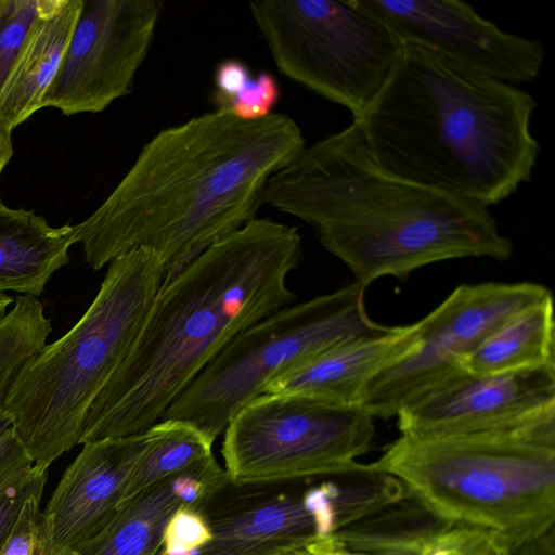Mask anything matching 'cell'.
<instances>
[{"mask_svg":"<svg viewBox=\"0 0 555 555\" xmlns=\"http://www.w3.org/2000/svg\"><path fill=\"white\" fill-rule=\"evenodd\" d=\"M297 229L255 218L163 282L125 360L91 405L79 444L144 431L242 332L291 305Z\"/></svg>","mask_w":555,"mask_h":555,"instance_id":"obj_2","label":"cell"},{"mask_svg":"<svg viewBox=\"0 0 555 555\" xmlns=\"http://www.w3.org/2000/svg\"><path fill=\"white\" fill-rule=\"evenodd\" d=\"M364 293V286L352 282L255 323L195 377L162 420L190 424L215 442L235 413L275 376L346 340L388 331L391 326L370 319Z\"/></svg>","mask_w":555,"mask_h":555,"instance_id":"obj_7","label":"cell"},{"mask_svg":"<svg viewBox=\"0 0 555 555\" xmlns=\"http://www.w3.org/2000/svg\"><path fill=\"white\" fill-rule=\"evenodd\" d=\"M306 146L296 121L212 111L156 133L111 194L75 225L98 271L135 248L153 251L164 282L257 218L268 180Z\"/></svg>","mask_w":555,"mask_h":555,"instance_id":"obj_1","label":"cell"},{"mask_svg":"<svg viewBox=\"0 0 555 555\" xmlns=\"http://www.w3.org/2000/svg\"><path fill=\"white\" fill-rule=\"evenodd\" d=\"M211 102L216 111L232 114L243 120H258L273 114L281 98L275 77L269 72L254 75L238 59L220 61L212 76Z\"/></svg>","mask_w":555,"mask_h":555,"instance_id":"obj_22","label":"cell"},{"mask_svg":"<svg viewBox=\"0 0 555 555\" xmlns=\"http://www.w3.org/2000/svg\"><path fill=\"white\" fill-rule=\"evenodd\" d=\"M284 555H310V552L305 548V550H298V551L289 552V553L284 554Z\"/></svg>","mask_w":555,"mask_h":555,"instance_id":"obj_33","label":"cell"},{"mask_svg":"<svg viewBox=\"0 0 555 555\" xmlns=\"http://www.w3.org/2000/svg\"><path fill=\"white\" fill-rule=\"evenodd\" d=\"M51 320L37 297L20 295L0 320V408L22 364L47 344Z\"/></svg>","mask_w":555,"mask_h":555,"instance_id":"obj_23","label":"cell"},{"mask_svg":"<svg viewBox=\"0 0 555 555\" xmlns=\"http://www.w3.org/2000/svg\"><path fill=\"white\" fill-rule=\"evenodd\" d=\"M537 106L519 86L403 42L382 90L352 120L389 172L489 208L531 180Z\"/></svg>","mask_w":555,"mask_h":555,"instance_id":"obj_4","label":"cell"},{"mask_svg":"<svg viewBox=\"0 0 555 555\" xmlns=\"http://www.w3.org/2000/svg\"><path fill=\"white\" fill-rule=\"evenodd\" d=\"M402 42L426 48L490 78L519 86L534 80L542 42L506 33L457 0H357Z\"/></svg>","mask_w":555,"mask_h":555,"instance_id":"obj_13","label":"cell"},{"mask_svg":"<svg viewBox=\"0 0 555 555\" xmlns=\"http://www.w3.org/2000/svg\"><path fill=\"white\" fill-rule=\"evenodd\" d=\"M396 416L404 436L555 434V366L493 374L461 370Z\"/></svg>","mask_w":555,"mask_h":555,"instance_id":"obj_12","label":"cell"},{"mask_svg":"<svg viewBox=\"0 0 555 555\" xmlns=\"http://www.w3.org/2000/svg\"><path fill=\"white\" fill-rule=\"evenodd\" d=\"M190 468L158 481L125 502L77 554L158 555L173 514L182 507L191 508L184 494Z\"/></svg>","mask_w":555,"mask_h":555,"instance_id":"obj_19","label":"cell"},{"mask_svg":"<svg viewBox=\"0 0 555 555\" xmlns=\"http://www.w3.org/2000/svg\"><path fill=\"white\" fill-rule=\"evenodd\" d=\"M158 0H81L43 107L100 113L129 94L163 11Z\"/></svg>","mask_w":555,"mask_h":555,"instance_id":"obj_11","label":"cell"},{"mask_svg":"<svg viewBox=\"0 0 555 555\" xmlns=\"http://www.w3.org/2000/svg\"><path fill=\"white\" fill-rule=\"evenodd\" d=\"M221 453L235 486L313 477H336L362 469L374 417L361 406H343L284 393H261L242 406L224 429Z\"/></svg>","mask_w":555,"mask_h":555,"instance_id":"obj_9","label":"cell"},{"mask_svg":"<svg viewBox=\"0 0 555 555\" xmlns=\"http://www.w3.org/2000/svg\"><path fill=\"white\" fill-rule=\"evenodd\" d=\"M42 492L43 489L37 490L25 500L0 555H78L75 551L54 552L46 517L40 509Z\"/></svg>","mask_w":555,"mask_h":555,"instance_id":"obj_25","label":"cell"},{"mask_svg":"<svg viewBox=\"0 0 555 555\" xmlns=\"http://www.w3.org/2000/svg\"><path fill=\"white\" fill-rule=\"evenodd\" d=\"M421 320L354 337L271 379L262 393L308 397L343 406H361L371 382L420 344Z\"/></svg>","mask_w":555,"mask_h":555,"instance_id":"obj_15","label":"cell"},{"mask_svg":"<svg viewBox=\"0 0 555 555\" xmlns=\"http://www.w3.org/2000/svg\"><path fill=\"white\" fill-rule=\"evenodd\" d=\"M80 8L81 0H55L33 33L0 95V121L9 131L42 108Z\"/></svg>","mask_w":555,"mask_h":555,"instance_id":"obj_18","label":"cell"},{"mask_svg":"<svg viewBox=\"0 0 555 555\" xmlns=\"http://www.w3.org/2000/svg\"><path fill=\"white\" fill-rule=\"evenodd\" d=\"M371 465L435 516L511 550L554 528L555 434L400 435Z\"/></svg>","mask_w":555,"mask_h":555,"instance_id":"obj_6","label":"cell"},{"mask_svg":"<svg viewBox=\"0 0 555 555\" xmlns=\"http://www.w3.org/2000/svg\"><path fill=\"white\" fill-rule=\"evenodd\" d=\"M163 282L153 251L117 257L75 325L14 375L2 408L36 467L48 470L79 444L91 405L130 351Z\"/></svg>","mask_w":555,"mask_h":555,"instance_id":"obj_5","label":"cell"},{"mask_svg":"<svg viewBox=\"0 0 555 555\" xmlns=\"http://www.w3.org/2000/svg\"><path fill=\"white\" fill-rule=\"evenodd\" d=\"M35 464L9 428L0 436V489L5 488L28 474Z\"/></svg>","mask_w":555,"mask_h":555,"instance_id":"obj_28","label":"cell"},{"mask_svg":"<svg viewBox=\"0 0 555 555\" xmlns=\"http://www.w3.org/2000/svg\"><path fill=\"white\" fill-rule=\"evenodd\" d=\"M155 435L154 424L134 435L82 443L42 511L54 552H77L111 521Z\"/></svg>","mask_w":555,"mask_h":555,"instance_id":"obj_14","label":"cell"},{"mask_svg":"<svg viewBox=\"0 0 555 555\" xmlns=\"http://www.w3.org/2000/svg\"><path fill=\"white\" fill-rule=\"evenodd\" d=\"M209 539L204 511L182 507L169 520L158 555H195Z\"/></svg>","mask_w":555,"mask_h":555,"instance_id":"obj_26","label":"cell"},{"mask_svg":"<svg viewBox=\"0 0 555 555\" xmlns=\"http://www.w3.org/2000/svg\"><path fill=\"white\" fill-rule=\"evenodd\" d=\"M55 0H0V95L27 42Z\"/></svg>","mask_w":555,"mask_h":555,"instance_id":"obj_24","label":"cell"},{"mask_svg":"<svg viewBox=\"0 0 555 555\" xmlns=\"http://www.w3.org/2000/svg\"><path fill=\"white\" fill-rule=\"evenodd\" d=\"M551 294L531 282L462 284L421 320L418 346L367 386L361 408L393 417L413 399L460 372L463 361L502 323Z\"/></svg>","mask_w":555,"mask_h":555,"instance_id":"obj_10","label":"cell"},{"mask_svg":"<svg viewBox=\"0 0 555 555\" xmlns=\"http://www.w3.org/2000/svg\"><path fill=\"white\" fill-rule=\"evenodd\" d=\"M249 12L280 73L352 119L382 90L403 44L357 0L254 1Z\"/></svg>","mask_w":555,"mask_h":555,"instance_id":"obj_8","label":"cell"},{"mask_svg":"<svg viewBox=\"0 0 555 555\" xmlns=\"http://www.w3.org/2000/svg\"><path fill=\"white\" fill-rule=\"evenodd\" d=\"M207 519L210 539L195 555H284L325 539L305 492L260 498Z\"/></svg>","mask_w":555,"mask_h":555,"instance_id":"obj_16","label":"cell"},{"mask_svg":"<svg viewBox=\"0 0 555 555\" xmlns=\"http://www.w3.org/2000/svg\"><path fill=\"white\" fill-rule=\"evenodd\" d=\"M75 225L52 227L33 210L0 201V294L40 296L53 274L69 262Z\"/></svg>","mask_w":555,"mask_h":555,"instance_id":"obj_17","label":"cell"},{"mask_svg":"<svg viewBox=\"0 0 555 555\" xmlns=\"http://www.w3.org/2000/svg\"><path fill=\"white\" fill-rule=\"evenodd\" d=\"M14 302V298L7 294H0V320L10 310V306Z\"/></svg>","mask_w":555,"mask_h":555,"instance_id":"obj_31","label":"cell"},{"mask_svg":"<svg viewBox=\"0 0 555 555\" xmlns=\"http://www.w3.org/2000/svg\"><path fill=\"white\" fill-rule=\"evenodd\" d=\"M11 428V418L3 408H0V436Z\"/></svg>","mask_w":555,"mask_h":555,"instance_id":"obj_32","label":"cell"},{"mask_svg":"<svg viewBox=\"0 0 555 555\" xmlns=\"http://www.w3.org/2000/svg\"><path fill=\"white\" fill-rule=\"evenodd\" d=\"M263 204L300 219L365 288L442 260L503 261L513 243L488 207L402 179L376 163L358 124L312 145L267 182Z\"/></svg>","mask_w":555,"mask_h":555,"instance_id":"obj_3","label":"cell"},{"mask_svg":"<svg viewBox=\"0 0 555 555\" xmlns=\"http://www.w3.org/2000/svg\"><path fill=\"white\" fill-rule=\"evenodd\" d=\"M12 132L0 121V177L13 155Z\"/></svg>","mask_w":555,"mask_h":555,"instance_id":"obj_30","label":"cell"},{"mask_svg":"<svg viewBox=\"0 0 555 555\" xmlns=\"http://www.w3.org/2000/svg\"><path fill=\"white\" fill-rule=\"evenodd\" d=\"M554 528L511 551L509 555H555Z\"/></svg>","mask_w":555,"mask_h":555,"instance_id":"obj_29","label":"cell"},{"mask_svg":"<svg viewBox=\"0 0 555 555\" xmlns=\"http://www.w3.org/2000/svg\"><path fill=\"white\" fill-rule=\"evenodd\" d=\"M552 294L516 312L494 330L462 363L475 374L555 366Z\"/></svg>","mask_w":555,"mask_h":555,"instance_id":"obj_20","label":"cell"},{"mask_svg":"<svg viewBox=\"0 0 555 555\" xmlns=\"http://www.w3.org/2000/svg\"><path fill=\"white\" fill-rule=\"evenodd\" d=\"M155 428L152 444L128 477L124 503L158 481L214 455V442L190 424L160 420Z\"/></svg>","mask_w":555,"mask_h":555,"instance_id":"obj_21","label":"cell"},{"mask_svg":"<svg viewBox=\"0 0 555 555\" xmlns=\"http://www.w3.org/2000/svg\"><path fill=\"white\" fill-rule=\"evenodd\" d=\"M48 470L36 466L12 485L0 489V548L9 535L25 500L44 488Z\"/></svg>","mask_w":555,"mask_h":555,"instance_id":"obj_27","label":"cell"}]
</instances>
